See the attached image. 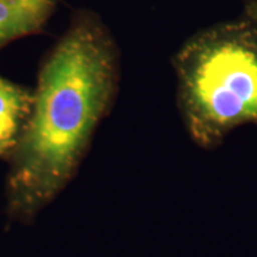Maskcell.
<instances>
[{
    "label": "cell",
    "instance_id": "1",
    "mask_svg": "<svg viewBox=\"0 0 257 257\" xmlns=\"http://www.w3.org/2000/svg\"><path fill=\"white\" fill-rule=\"evenodd\" d=\"M120 51L100 16L75 10L42 61L30 117L10 156L9 210L36 214L66 186L117 95Z\"/></svg>",
    "mask_w": 257,
    "mask_h": 257
},
{
    "label": "cell",
    "instance_id": "2",
    "mask_svg": "<svg viewBox=\"0 0 257 257\" xmlns=\"http://www.w3.org/2000/svg\"><path fill=\"white\" fill-rule=\"evenodd\" d=\"M172 68L180 113L200 147L257 125V18L242 12L194 32L172 56Z\"/></svg>",
    "mask_w": 257,
    "mask_h": 257
},
{
    "label": "cell",
    "instance_id": "3",
    "mask_svg": "<svg viewBox=\"0 0 257 257\" xmlns=\"http://www.w3.org/2000/svg\"><path fill=\"white\" fill-rule=\"evenodd\" d=\"M56 8L51 0H0V50L19 38L41 34Z\"/></svg>",
    "mask_w": 257,
    "mask_h": 257
},
{
    "label": "cell",
    "instance_id": "4",
    "mask_svg": "<svg viewBox=\"0 0 257 257\" xmlns=\"http://www.w3.org/2000/svg\"><path fill=\"white\" fill-rule=\"evenodd\" d=\"M34 91L0 76V157L15 152L30 117Z\"/></svg>",
    "mask_w": 257,
    "mask_h": 257
},
{
    "label": "cell",
    "instance_id": "5",
    "mask_svg": "<svg viewBox=\"0 0 257 257\" xmlns=\"http://www.w3.org/2000/svg\"><path fill=\"white\" fill-rule=\"evenodd\" d=\"M243 4V14L257 18V0H240Z\"/></svg>",
    "mask_w": 257,
    "mask_h": 257
},
{
    "label": "cell",
    "instance_id": "6",
    "mask_svg": "<svg viewBox=\"0 0 257 257\" xmlns=\"http://www.w3.org/2000/svg\"><path fill=\"white\" fill-rule=\"evenodd\" d=\"M51 2H56L57 3V0H51Z\"/></svg>",
    "mask_w": 257,
    "mask_h": 257
}]
</instances>
